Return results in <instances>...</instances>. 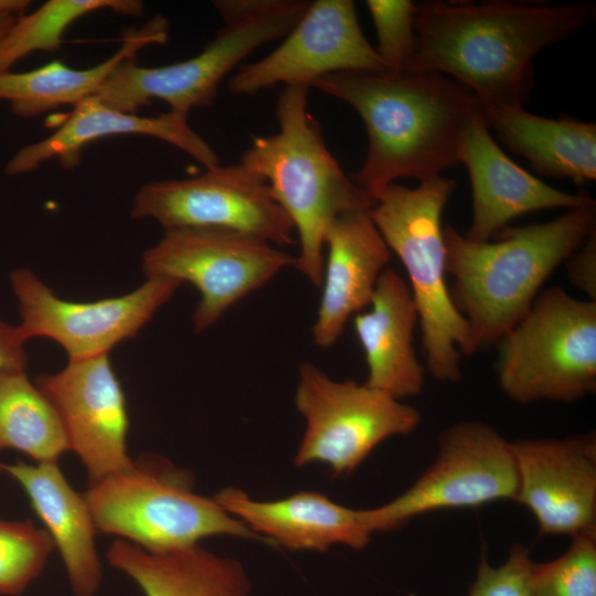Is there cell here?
Returning a JSON list of instances; mask_svg holds the SVG:
<instances>
[{
    "label": "cell",
    "instance_id": "6da1fadb",
    "mask_svg": "<svg viewBox=\"0 0 596 596\" xmlns=\"http://www.w3.org/2000/svg\"><path fill=\"white\" fill-rule=\"evenodd\" d=\"M595 14L592 1L415 3V50L404 72L440 73L481 104L524 107L534 56L576 33Z\"/></svg>",
    "mask_w": 596,
    "mask_h": 596
},
{
    "label": "cell",
    "instance_id": "7a4b0ae2",
    "mask_svg": "<svg viewBox=\"0 0 596 596\" xmlns=\"http://www.w3.org/2000/svg\"><path fill=\"white\" fill-rule=\"evenodd\" d=\"M352 107L364 123L368 150L353 181L375 203L401 178L419 182L460 163V140L481 102L435 72L345 71L311 85Z\"/></svg>",
    "mask_w": 596,
    "mask_h": 596
},
{
    "label": "cell",
    "instance_id": "3957f363",
    "mask_svg": "<svg viewBox=\"0 0 596 596\" xmlns=\"http://www.w3.org/2000/svg\"><path fill=\"white\" fill-rule=\"evenodd\" d=\"M596 228V205L543 223L507 226L493 242H472L444 226L451 301L467 321L476 352L497 343L530 310L552 273Z\"/></svg>",
    "mask_w": 596,
    "mask_h": 596
},
{
    "label": "cell",
    "instance_id": "277c9868",
    "mask_svg": "<svg viewBox=\"0 0 596 596\" xmlns=\"http://www.w3.org/2000/svg\"><path fill=\"white\" fill-rule=\"evenodd\" d=\"M308 86H285L276 105L278 132L257 137L241 164L260 177L298 236L295 267L321 286L324 235L338 216L370 210L374 202L329 151L308 109Z\"/></svg>",
    "mask_w": 596,
    "mask_h": 596
},
{
    "label": "cell",
    "instance_id": "5b68a950",
    "mask_svg": "<svg viewBox=\"0 0 596 596\" xmlns=\"http://www.w3.org/2000/svg\"><path fill=\"white\" fill-rule=\"evenodd\" d=\"M456 188L437 175L416 188L389 184L370 215L391 252L403 264L418 313L425 369L440 382H458L461 358L476 353L465 318L446 283L444 209Z\"/></svg>",
    "mask_w": 596,
    "mask_h": 596
},
{
    "label": "cell",
    "instance_id": "8992f818",
    "mask_svg": "<svg viewBox=\"0 0 596 596\" xmlns=\"http://www.w3.org/2000/svg\"><path fill=\"white\" fill-rule=\"evenodd\" d=\"M97 532L161 553L231 535L266 540L228 514L214 498L194 491L190 470L157 455L88 483L84 492Z\"/></svg>",
    "mask_w": 596,
    "mask_h": 596
},
{
    "label": "cell",
    "instance_id": "52a82bcc",
    "mask_svg": "<svg viewBox=\"0 0 596 596\" xmlns=\"http://www.w3.org/2000/svg\"><path fill=\"white\" fill-rule=\"evenodd\" d=\"M306 0H216L224 21L214 39L196 55L169 65L147 67L135 58L119 64L96 97L127 114L153 99L188 115L210 106L220 83L260 45L284 38L309 6Z\"/></svg>",
    "mask_w": 596,
    "mask_h": 596
},
{
    "label": "cell",
    "instance_id": "ba28073f",
    "mask_svg": "<svg viewBox=\"0 0 596 596\" xmlns=\"http://www.w3.org/2000/svg\"><path fill=\"white\" fill-rule=\"evenodd\" d=\"M501 391L518 404H573L596 391V301L561 286L535 298L497 342Z\"/></svg>",
    "mask_w": 596,
    "mask_h": 596
},
{
    "label": "cell",
    "instance_id": "9c48e42d",
    "mask_svg": "<svg viewBox=\"0 0 596 596\" xmlns=\"http://www.w3.org/2000/svg\"><path fill=\"white\" fill-rule=\"evenodd\" d=\"M295 405L306 423L296 467L321 462L334 477L352 473L377 445L414 433L422 421L417 408L390 394L332 380L309 362L299 366Z\"/></svg>",
    "mask_w": 596,
    "mask_h": 596
},
{
    "label": "cell",
    "instance_id": "30bf717a",
    "mask_svg": "<svg viewBox=\"0 0 596 596\" xmlns=\"http://www.w3.org/2000/svg\"><path fill=\"white\" fill-rule=\"evenodd\" d=\"M294 265V256L266 241L214 227L166 230L141 260L146 278L187 281L198 289L200 300L192 317L196 333Z\"/></svg>",
    "mask_w": 596,
    "mask_h": 596
},
{
    "label": "cell",
    "instance_id": "8fae6325",
    "mask_svg": "<svg viewBox=\"0 0 596 596\" xmlns=\"http://www.w3.org/2000/svg\"><path fill=\"white\" fill-rule=\"evenodd\" d=\"M437 443L436 459L406 491L365 510L373 533L397 530L430 511L517 501L519 477L512 443L493 426L458 422L443 430Z\"/></svg>",
    "mask_w": 596,
    "mask_h": 596
},
{
    "label": "cell",
    "instance_id": "7c38bea8",
    "mask_svg": "<svg viewBox=\"0 0 596 596\" xmlns=\"http://www.w3.org/2000/svg\"><path fill=\"white\" fill-rule=\"evenodd\" d=\"M130 216L163 230L214 227L248 234L277 247L292 245L295 228L267 183L243 164L209 168L179 180H157L137 191Z\"/></svg>",
    "mask_w": 596,
    "mask_h": 596
},
{
    "label": "cell",
    "instance_id": "4fadbf2b",
    "mask_svg": "<svg viewBox=\"0 0 596 596\" xmlns=\"http://www.w3.org/2000/svg\"><path fill=\"white\" fill-rule=\"evenodd\" d=\"M9 281L22 339H50L61 345L68 361L109 354L115 345L134 338L182 285L169 278H146L121 296L71 301L56 296L28 268L13 269Z\"/></svg>",
    "mask_w": 596,
    "mask_h": 596
},
{
    "label": "cell",
    "instance_id": "5bb4252c",
    "mask_svg": "<svg viewBox=\"0 0 596 596\" xmlns=\"http://www.w3.org/2000/svg\"><path fill=\"white\" fill-rule=\"evenodd\" d=\"M265 57L245 64L228 79L231 93L254 95L276 84L310 87L345 71H385L364 36L351 0L310 1L307 10Z\"/></svg>",
    "mask_w": 596,
    "mask_h": 596
},
{
    "label": "cell",
    "instance_id": "9a60e30c",
    "mask_svg": "<svg viewBox=\"0 0 596 596\" xmlns=\"http://www.w3.org/2000/svg\"><path fill=\"white\" fill-rule=\"evenodd\" d=\"M34 383L61 422L68 451L84 465L88 483L129 467V416L109 354L67 361Z\"/></svg>",
    "mask_w": 596,
    "mask_h": 596
},
{
    "label": "cell",
    "instance_id": "2e32d148",
    "mask_svg": "<svg viewBox=\"0 0 596 596\" xmlns=\"http://www.w3.org/2000/svg\"><path fill=\"white\" fill-rule=\"evenodd\" d=\"M517 501L535 517L541 534L574 536L596 528V435L525 438L512 443Z\"/></svg>",
    "mask_w": 596,
    "mask_h": 596
},
{
    "label": "cell",
    "instance_id": "e0dca14e",
    "mask_svg": "<svg viewBox=\"0 0 596 596\" xmlns=\"http://www.w3.org/2000/svg\"><path fill=\"white\" fill-rule=\"evenodd\" d=\"M459 159L471 183L472 221L464 235L472 242L489 241L512 220L530 212L596 205L588 194L553 188L511 160L491 136L482 109L465 126Z\"/></svg>",
    "mask_w": 596,
    "mask_h": 596
},
{
    "label": "cell",
    "instance_id": "ac0fdd59",
    "mask_svg": "<svg viewBox=\"0 0 596 596\" xmlns=\"http://www.w3.org/2000/svg\"><path fill=\"white\" fill-rule=\"evenodd\" d=\"M47 137L20 148L7 162L4 173L33 172L47 160L56 159L65 169L81 162V153L92 141L124 135L149 136L166 141L203 164H220L212 147L188 123V115L169 110L156 117H142L116 110L96 96L85 99Z\"/></svg>",
    "mask_w": 596,
    "mask_h": 596
},
{
    "label": "cell",
    "instance_id": "d6986e66",
    "mask_svg": "<svg viewBox=\"0 0 596 596\" xmlns=\"http://www.w3.org/2000/svg\"><path fill=\"white\" fill-rule=\"evenodd\" d=\"M322 294L312 341L333 345L351 316L369 306L376 283L391 259V251L376 228L370 210L338 216L324 235Z\"/></svg>",
    "mask_w": 596,
    "mask_h": 596
},
{
    "label": "cell",
    "instance_id": "ffe728a7",
    "mask_svg": "<svg viewBox=\"0 0 596 596\" xmlns=\"http://www.w3.org/2000/svg\"><path fill=\"white\" fill-rule=\"evenodd\" d=\"M214 500L269 544L290 551L324 552L334 544L363 550L373 534L365 510L341 505L316 491L257 501L238 488L226 487Z\"/></svg>",
    "mask_w": 596,
    "mask_h": 596
},
{
    "label": "cell",
    "instance_id": "44dd1931",
    "mask_svg": "<svg viewBox=\"0 0 596 596\" xmlns=\"http://www.w3.org/2000/svg\"><path fill=\"white\" fill-rule=\"evenodd\" d=\"M369 306L353 320L368 365L365 384L400 401L419 395L426 369L413 345L418 313L408 284L386 267Z\"/></svg>",
    "mask_w": 596,
    "mask_h": 596
},
{
    "label": "cell",
    "instance_id": "7402d4cb",
    "mask_svg": "<svg viewBox=\"0 0 596 596\" xmlns=\"http://www.w3.org/2000/svg\"><path fill=\"white\" fill-rule=\"evenodd\" d=\"M58 550L74 596H96L103 584L97 533L84 493L64 477L57 461L4 465Z\"/></svg>",
    "mask_w": 596,
    "mask_h": 596
},
{
    "label": "cell",
    "instance_id": "603a6c76",
    "mask_svg": "<svg viewBox=\"0 0 596 596\" xmlns=\"http://www.w3.org/2000/svg\"><path fill=\"white\" fill-rule=\"evenodd\" d=\"M482 116L499 142L544 177L577 184L596 180V125L562 115L546 118L524 107L482 104Z\"/></svg>",
    "mask_w": 596,
    "mask_h": 596
},
{
    "label": "cell",
    "instance_id": "cb8c5ba5",
    "mask_svg": "<svg viewBox=\"0 0 596 596\" xmlns=\"http://www.w3.org/2000/svg\"><path fill=\"white\" fill-rule=\"evenodd\" d=\"M106 560L145 596H248L251 592L241 562L199 544L152 553L118 539L109 545Z\"/></svg>",
    "mask_w": 596,
    "mask_h": 596
},
{
    "label": "cell",
    "instance_id": "d4e9b609",
    "mask_svg": "<svg viewBox=\"0 0 596 596\" xmlns=\"http://www.w3.org/2000/svg\"><path fill=\"white\" fill-rule=\"evenodd\" d=\"M168 31L167 19L158 14L126 32L119 49L95 66L77 70L53 61L29 72H0V100L8 102L12 114L24 119L66 105L75 107L96 96L119 64L148 45L166 43Z\"/></svg>",
    "mask_w": 596,
    "mask_h": 596
},
{
    "label": "cell",
    "instance_id": "484cf974",
    "mask_svg": "<svg viewBox=\"0 0 596 596\" xmlns=\"http://www.w3.org/2000/svg\"><path fill=\"white\" fill-rule=\"evenodd\" d=\"M6 449L36 462L58 461L68 451L56 412L25 369L0 370V451Z\"/></svg>",
    "mask_w": 596,
    "mask_h": 596
},
{
    "label": "cell",
    "instance_id": "4316f807",
    "mask_svg": "<svg viewBox=\"0 0 596 596\" xmlns=\"http://www.w3.org/2000/svg\"><path fill=\"white\" fill-rule=\"evenodd\" d=\"M99 10L141 17L139 0H49L36 10L15 19L0 41V72L36 51L58 50L63 34L79 18Z\"/></svg>",
    "mask_w": 596,
    "mask_h": 596
},
{
    "label": "cell",
    "instance_id": "83f0119b",
    "mask_svg": "<svg viewBox=\"0 0 596 596\" xmlns=\"http://www.w3.org/2000/svg\"><path fill=\"white\" fill-rule=\"evenodd\" d=\"M55 549L32 521L0 519V594L19 595L42 573Z\"/></svg>",
    "mask_w": 596,
    "mask_h": 596
},
{
    "label": "cell",
    "instance_id": "f1b7e54d",
    "mask_svg": "<svg viewBox=\"0 0 596 596\" xmlns=\"http://www.w3.org/2000/svg\"><path fill=\"white\" fill-rule=\"evenodd\" d=\"M571 538L568 549L558 557L533 561V596H596V528Z\"/></svg>",
    "mask_w": 596,
    "mask_h": 596
},
{
    "label": "cell",
    "instance_id": "f546056e",
    "mask_svg": "<svg viewBox=\"0 0 596 596\" xmlns=\"http://www.w3.org/2000/svg\"><path fill=\"white\" fill-rule=\"evenodd\" d=\"M365 3L376 32L375 50L385 72H404L415 50V3L411 0H368Z\"/></svg>",
    "mask_w": 596,
    "mask_h": 596
},
{
    "label": "cell",
    "instance_id": "4dcf8cb0",
    "mask_svg": "<svg viewBox=\"0 0 596 596\" xmlns=\"http://www.w3.org/2000/svg\"><path fill=\"white\" fill-rule=\"evenodd\" d=\"M530 550L518 543L510 549L508 558L493 567L483 555L467 596H533Z\"/></svg>",
    "mask_w": 596,
    "mask_h": 596
},
{
    "label": "cell",
    "instance_id": "1f68e13d",
    "mask_svg": "<svg viewBox=\"0 0 596 596\" xmlns=\"http://www.w3.org/2000/svg\"><path fill=\"white\" fill-rule=\"evenodd\" d=\"M565 263L571 284L596 301V228Z\"/></svg>",
    "mask_w": 596,
    "mask_h": 596
},
{
    "label": "cell",
    "instance_id": "d6a6232c",
    "mask_svg": "<svg viewBox=\"0 0 596 596\" xmlns=\"http://www.w3.org/2000/svg\"><path fill=\"white\" fill-rule=\"evenodd\" d=\"M28 353L17 324L3 320L0 316V370L8 368L26 369ZM4 465L0 462V473Z\"/></svg>",
    "mask_w": 596,
    "mask_h": 596
},
{
    "label": "cell",
    "instance_id": "836d02e7",
    "mask_svg": "<svg viewBox=\"0 0 596 596\" xmlns=\"http://www.w3.org/2000/svg\"><path fill=\"white\" fill-rule=\"evenodd\" d=\"M30 3L29 0H0V14L20 17L26 13Z\"/></svg>",
    "mask_w": 596,
    "mask_h": 596
},
{
    "label": "cell",
    "instance_id": "e575fe53",
    "mask_svg": "<svg viewBox=\"0 0 596 596\" xmlns=\"http://www.w3.org/2000/svg\"><path fill=\"white\" fill-rule=\"evenodd\" d=\"M18 17L11 14H0V41L11 28Z\"/></svg>",
    "mask_w": 596,
    "mask_h": 596
}]
</instances>
